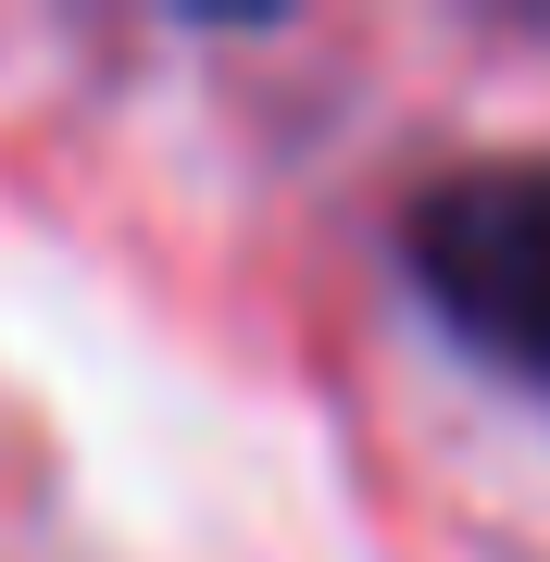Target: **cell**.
<instances>
[{
  "instance_id": "6da1fadb",
  "label": "cell",
  "mask_w": 550,
  "mask_h": 562,
  "mask_svg": "<svg viewBox=\"0 0 550 562\" xmlns=\"http://www.w3.org/2000/svg\"><path fill=\"white\" fill-rule=\"evenodd\" d=\"M401 276L489 375L550 401V150L426 176L401 213Z\"/></svg>"
}]
</instances>
